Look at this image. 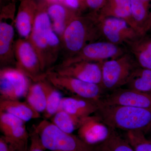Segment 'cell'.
<instances>
[{
  "mask_svg": "<svg viewBox=\"0 0 151 151\" xmlns=\"http://www.w3.org/2000/svg\"><path fill=\"white\" fill-rule=\"evenodd\" d=\"M105 0H81L80 9L89 8L98 12L102 8Z\"/></svg>",
  "mask_w": 151,
  "mask_h": 151,
  "instance_id": "f546056e",
  "label": "cell"
},
{
  "mask_svg": "<svg viewBox=\"0 0 151 151\" xmlns=\"http://www.w3.org/2000/svg\"><path fill=\"white\" fill-rule=\"evenodd\" d=\"M140 67L151 70V38L142 36L127 44Z\"/></svg>",
  "mask_w": 151,
  "mask_h": 151,
  "instance_id": "d6986e66",
  "label": "cell"
},
{
  "mask_svg": "<svg viewBox=\"0 0 151 151\" xmlns=\"http://www.w3.org/2000/svg\"><path fill=\"white\" fill-rule=\"evenodd\" d=\"M34 128L45 150L51 151H101L99 147L86 144L78 137L60 129L45 119Z\"/></svg>",
  "mask_w": 151,
  "mask_h": 151,
  "instance_id": "3957f363",
  "label": "cell"
},
{
  "mask_svg": "<svg viewBox=\"0 0 151 151\" xmlns=\"http://www.w3.org/2000/svg\"><path fill=\"white\" fill-rule=\"evenodd\" d=\"M97 13L101 17L123 19L141 35L132 17L131 0H105L103 6Z\"/></svg>",
  "mask_w": 151,
  "mask_h": 151,
  "instance_id": "ac0fdd59",
  "label": "cell"
},
{
  "mask_svg": "<svg viewBox=\"0 0 151 151\" xmlns=\"http://www.w3.org/2000/svg\"><path fill=\"white\" fill-rule=\"evenodd\" d=\"M102 37L94 12L85 16H76L67 26L60 38L67 57L78 53L88 44Z\"/></svg>",
  "mask_w": 151,
  "mask_h": 151,
  "instance_id": "7a4b0ae2",
  "label": "cell"
},
{
  "mask_svg": "<svg viewBox=\"0 0 151 151\" xmlns=\"http://www.w3.org/2000/svg\"><path fill=\"white\" fill-rule=\"evenodd\" d=\"M39 8L35 0H21L15 18V26L23 38L27 39L31 32Z\"/></svg>",
  "mask_w": 151,
  "mask_h": 151,
  "instance_id": "5bb4252c",
  "label": "cell"
},
{
  "mask_svg": "<svg viewBox=\"0 0 151 151\" xmlns=\"http://www.w3.org/2000/svg\"><path fill=\"white\" fill-rule=\"evenodd\" d=\"M102 37L114 44L126 45L142 36L123 19L114 17H103L94 12Z\"/></svg>",
  "mask_w": 151,
  "mask_h": 151,
  "instance_id": "ba28073f",
  "label": "cell"
},
{
  "mask_svg": "<svg viewBox=\"0 0 151 151\" xmlns=\"http://www.w3.org/2000/svg\"><path fill=\"white\" fill-rule=\"evenodd\" d=\"M132 15L138 31L145 35L151 28V12L143 0H131Z\"/></svg>",
  "mask_w": 151,
  "mask_h": 151,
  "instance_id": "44dd1931",
  "label": "cell"
},
{
  "mask_svg": "<svg viewBox=\"0 0 151 151\" xmlns=\"http://www.w3.org/2000/svg\"><path fill=\"white\" fill-rule=\"evenodd\" d=\"M45 78L60 92L68 94L70 97L97 101L103 98L104 89L98 84L61 75L52 69L45 72Z\"/></svg>",
  "mask_w": 151,
  "mask_h": 151,
  "instance_id": "5b68a950",
  "label": "cell"
},
{
  "mask_svg": "<svg viewBox=\"0 0 151 151\" xmlns=\"http://www.w3.org/2000/svg\"><path fill=\"white\" fill-rule=\"evenodd\" d=\"M99 148L101 151H134L127 140L114 129L112 130L109 137L100 144Z\"/></svg>",
  "mask_w": 151,
  "mask_h": 151,
  "instance_id": "484cf974",
  "label": "cell"
},
{
  "mask_svg": "<svg viewBox=\"0 0 151 151\" xmlns=\"http://www.w3.org/2000/svg\"><path fill=\"white\" fill-rule=\"evenodd\" d=\"M100 101L70 96L63 97L60 110L66 111L79 119H83L97 113Z\"/></svg>",
  "mask_w": 151,
  "mask_h": 151,
  "instance_id": "e0dca14e",
  "label": "cell"
},
{
  "mask_svg": "<svg viewBox=\"0 0 151 151\" xmlns=\"http://www.w3.org/2000/svg\"><path fill=\"white\" fill-rule=\"evenodd\" d=\"M48 2L39 4V8L31 32L27 39L37 54L40 61L42 69L46 72V48L50 33L52 29L51 20L47 12Z\"/></svg>",
  "mask_w": 151,
  "mask_h": 151,
  "instance_id": "8992f818",
  "label": "cell"
},
{
  "mask_svg": "<svg viewBox=\"0 0 151 151\" xmlns=\"http://www.w3.org/2000/svg\"><path fill=\"white\" fill-rule=\"evenodd\" d=\"M126 86L129 89L151 94V70L138 67Z\"/></svg>",
  "mask_w": 151,
  "mask_h": 151,
  "instance_id": "cb8c5ba5",
  "label": "cell"
},
{
  "mask_svg": "<svg viewBox=\"0 0 151 151\" xmlns=\"http://www.w3.org/2000/svg\"><path fill=\"white\" fill-rule=\"evenodd\" d=\"M16 67L27 76L33 82H37L45 77L39 59L34 49L26 39H19L14 45Z\"/></svg>",
  "mask_w": 151,
  "mask_h": 151,
  "instance_id": "30bf717a",
  "label": "cell"
},
{
  "mask_svg": "<svg viewBox=\"0 0 151 151\" xmlns=\"http://www.w3.org/2000/svg\"><path fill=\"white\" fill-rule=\"evenodd\" d=\"M45 1H47V0H45Z\"/></svg>",
  "mask_w": 151,
  "mask_h": 151,
  "instance_id": "d6a6232c",
  "label": "cell"
},
{
  "mask_svg": "<svg viewBox=\"0 0 151 151\" xmlns=\"http://www.w3.org/2000/svg\"><path fill=\"white\" fill-rule=\"evenodd\" d=\"M145 4L151 12V0H143Z\"/></svg>",
  "mask_w": 151,
  "mask_h": 151,
  "instance_id": "1f68e13d",
  "label": "cell"
},
{
  "mask_svg": "<svg viewBox=\"0 0 151 151\" xmlns=\"http://www.w3.org/2000/svg\"><path fill=\"white\" fill-rule=\"evenodd\" d=\"M47 12L52 29L60 38L71 21L80 14L78 10L70 8L61 2H48Z\"/></svg>",
  "mask_w": 151,
  "mask_h": 151,
  "instance_id": "9a60e30c",
  "label": "cell"
},
{
  "mask_svg": "<svg viewBox=\"0 0 151 151\" xmlns=\"http://www.w3.org/2000/svg\"><path fill=\"white\" fill-rule=\"evenodd\" d=\"M139 67L128 51L121 56L102 63V87L112 90L126 86L132 74Z\"/></svg>",
  "mask_w": 151,
  "mask_h": 151,
  "instance_id": "277c9868",
  "label": "cell"
},
{
  "mask_svg": "<svg viewBox=\"0 0 151 151\" xmlns=\"http://www.w3.org/2000/svg\"><path fill=\"white\" fill-rule=\"evenodd\" d=\"M83 119H79L66 111L60 110L50 120V122L60 129L72 134L76 130L78 129Z\"/></svg>",
  "mask_w": 151,
  "mask_h": 151,
  "instance_id": "d4e9b609",
  "label": "cell"
},
{
  "mask_svg": "<svg viewBox=\"0 0 151 151\" xmlns=\"http://www.w3.org/2000/svg\"><path fill=\"white\" fill-rule=\"evenodd\" d=\"M26 101L38 113H44L46 108V96L45 91L40 81L31 83Z\"/></svg>",
  "mask_w": 151,
  "mask_h": 151,
  "instance_id": "603a6c76",
  "label": "cell"
},
{
  "mask_svg": "<svg viewBox=\"0 0 151 151\" xmlns=\"http://www.w3.org/2000/svg\"><path fill=\"white\" fill-rule=\"evenodd\" d=\"M128 51L127 48L107 41H97L88 44L78 53L65 58L60 65H66L79 61L102 63L115 59Z\"/></svg>",
  "mask_w": 151,
  "mask_h": 151,
  "instance_id": "52a82bcc",
  "label": "cell"
},
{
  "mask_svg": "<svg viewBox=\"0 0 151 151\" xmlns=\"http://www.w3.org/2000/svg\"><path fill=\"white\" fill-rule=\"evenodd\" d=\"M14 29L7 22H0V64L1 67L16 65L14 55Z\"/></svg>",
  "mask_w": 151,
  "mask_h": 151,
  "instance_id": "2e32d148",
  "label": "cell"
},
{
  "mask_svg": "<svg viewBox=\"0 0 151 151\" xmlns=\"http://www.w3.org/2000/svg\"><path fill=\"white\" fill-rule=\"evenodd\" d=\"M95 114L109 128L126 132L141 131L145 133L151 128V109L127 105H108L100 101Z\"/></svg>",
  "mask_w": 151,
  "mask_h": 151,
  "instance_id": "6da1fadb",
  "label": "cell"
},
{
  "mask_svg": "<svg viewBox=\"0 0 151 151\" xmlns=\"http://www.w3.org/2000/svg\"><path fill=\"white\" fill-rule=\"evenodd\" d=\"M26 122L10 113L0 111V129L3 134L25 124Z\"/></svg>",
  "mask_w": 151,
  "mask_h": 151,
  "instance_id": "83f0119b",
  "label": "cell"
},
{
  "mask_svg": "<svg viewBox=\"0 0 151 151\" xmlns=\"http://www.w3.org/2000/svg\"><path fill=\"white\" fill-rule=\"evenodd\" d=\"M32 82L17 68L7 66L0 70V100H20L25 97Z\"/></svg>",
  "mask_w": 151,
  "mask_h": 151,
  "instance_id": "9c48e42d",
  "label": "cell"
},
{
  "mask_svg": "<svg viewBox=\"0 0 151 151\" xmlns=\"http://www.w3.org/2000/svg\"><path fill=\"white\" fill-rule=\"evenodd\" d=\"M81 0H63L62 3L70 8L78 10L80 9Z\"/></svg>",
  "mask_w": 151,
  "mask_h": 151,
  "instance_id": "4dcf8cb0",
  "label": "cell"
},
{
  "mask_svg": "<svg viewBox=\"0 0 151 151\" xmlns=\"http://www.w3.org/2000/svg\"><path fill=\"white\" fill-rule=\"evenodd\" d=\"M0 111L10 113L25 122L40 117V113L26 101L22 102L20 100H0Z\"/></svg>",
  "mask_w": 151,
  "mask_h": 151,
  "instance_id": "ffe728a7",
  "label": "cell"
},
{
  "mask_svg": "<svg viewBox=\"0 0 151 151\" xmlns=\"http://www.w3.org/2000/svg\"><path fill=\"white\" fill-rule=\"evenodd\" d=\"M29 134L30 144L28 151H45V150L42 145L38 135L33 126L32 127Z\"/></svg>",
  "mask_w": 151,
  "mask_h": 151,
  "instance_id": "f1b7e54d",
  "label": "cell"
},
{
  "mask_svg": "<svg viewBox=\"0 0 151 151\" xmlns=\"http://www.w3.org/2000/svg\"><path fill=\"white\" fill-rule=\"evenodd\" d=\"M102 63L79 61L66 65H58L50 69L61 75L102 86Z\"/></svg>",
  "mask_w": 151,
  "mask_h": 151,
  "instance_id": "8fae6325",
  "label": "cell"
},
{
  "mask_svg": "<svg viewBox=\"0 0 151 151\" xmlns=\"http://www.w3.org/2000/svg\"><path fill=\"white\" fill-rule=\"evenodd\" d=\"M112 130L99 116L94 114L83 118L78 129V136L86 144L96 146L106 140Z\"/></svg>",
  "mask_w": 151,
  "mask_h": 151,
  "instance_id": "7c38bea8",
  "label": "cell"
},
{
  "mask_svg": "<svg viewBox=\"0 0 151 151\" xmlns=\"http://www.w3.org/2000/svg\"><path fill=\"white\" fill-rule=\"evenodd\" d=\"M101 102L108 105H127L151 109V94L129 89L122 88L112 91L103 97Z\"/></svg>",
  "mask_w": 151,
  "mask_h": 151,
  "instance_id": "4fadbf2b",
  "label": "cell"
},
{
  "mask_svg": "<svg viewBox=\"0 0 151 151\" xmlns=\"http://www.w3.org/2000/svg\"><path fill=\"white\" fill-rule=\"evenodd\" d=\"M40 81L46 94V108L43 114L44 118L47 120L51 119L60 110L63 97L61 92L47 81L45 77Z\"/></svg>",
  "mask_w": 151,
  "mask_h": 151,
  "instance_id": "7402d4cb",
  "label": "cell"
},
{
  "mask_svg": "<svg viewBox=\"0 0 151 151\" xmlns=\"http://www.w3.org/2000/svg\"><path fill=\"white\" fill-rule=\"evenodd\" d=\"M126 139L134 151H151V140L148 139L141 131L127 132Z\"/></svg>",
  "mask_w": 151,
  "mask_h": 151,
  "instance_id": "4316f807",
  "label": "cell"
}]
</instances>
